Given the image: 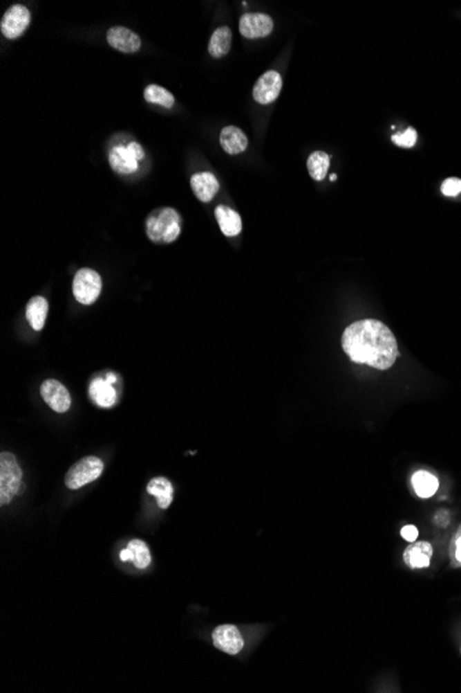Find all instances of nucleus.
Segmentation results:
<instances>
[{"label": "nucleus", "instance_id": "nucleus-1", "mask_svg": "<svg viewBox=\"0 0 461 693\" xmlns=\"http://www.w3.org/2000/svg\"><path fill=\"white\" fill-rule=\"evenodd\" d=\"M343 349L354 363L388 370L398 359V343L391 330L377 320H361L348 325L341 338Z\"/></svg>", "mask_w": 461, "mask_h": 693}, {"label": "nucleus", "instance_id": "nucleus-2", "mask_svg": "<svg viewBox=\"0 0 461 693\" xmlns=\"http://www.w3.org/2000/svg\"><path fill=\"white\" fill-rule=\"evenodd\" d=\"M147 235L152 242H174L181 233V219L176 209L162 208L152 212L147 222Z\"/></svg>", "mask_w": 461, "mask_h": 693}, {"label": "nucleus", "instance_id": "nucleus-3", "mask_svg": "<svg viewBox=\"0 0 461 693\" xmlns=\"http://www.w3.org/2000/svg\"><path fill=\"white\" fill-rule=\"evenodd\" d=\"M22 479V471L14 454H0V504H8L18 493Z\"/></svg>", "mask_w": 461, "mask_h": 693}, {"label": "nucleus", "instance_id": "nucleus-4", "mask_svg": "<svg viewBox=\"0 0 461 693\" xmlns=\"http://www.w3.org/2000/svg\"><path fill=\"white\" fill-rule=\"evenodd\" d=\"M104 471V464L100 458L88 456L70 467L65 476V486L70 490H77L97 480Z\"/></svg>", "mask_w": 461, "mask_h": 693}, {"label": "nucleus", "instance_id": "nucleus-5", "mask_svg": "<svg viewBox=\"0 0 461 693\" xmlns=\"http://www.w3.org/2000/svg\"><path fill=\"white\" fill-rule=\"evenodd\" d=\"M102 289L101 276L93 269H80L72 281V291L75 299L82 305L94 303Z\"/></svg>", "mask_w": 461, "mask_h": 693}, {"label": "nucleus", "instance_id": "nucleus-6", "mask_svg": "<svg viewBox=\"0 0 461 693\" xmlns=\"http://www.w3.org/2000/svg\"><path fill=\"white\" fill-rule=\"evenodd\" d=\"M30 24V11L22 4L11 6L3 15L0 30L7 39L19 37Z\"/></svg>", "mask_w": 461, "mask_h": 693}, {"label": "nucleus", "instance_id": "nucleus-7", "mask_svg": "<svg viewBox=\"0 0 461 693\" xmlns=\"http://www.w3.org/2000/svg\"><path fill=\"white\" fill-rule=\"evenodd\" d=\"M274 29V21L263 12H247L241 17L239 30L246 39H260L268 36Z\"/></svg>", "mask_w": 461, "mask_h": 693}, {"label": "nucleus", "instance_id": "nucleus-8", "mask_svg": "<svg viewBox=\"0 0 461 693\" xmlns=\"http://www.w3.org/2000/svg\"><path fill=\"white\" fill-rule=\"evenodd\" d=\"M281 89H282L281 73L278 71H267L258 78L253 89V97L258 104L267 105L278 98Z\"/></svg>", "mask_w": 461, "mask_h": 693}, {"label": "nucleus", "instance_id": "nucleus-9", "mask_svg": "<svg viewBox=\"0 0 461 693\" xmlns=\"http://www.w3.org/2000/svg\"><path fill=\"white\" fill-rule=\"evenodd\" d=\"M40 393L47 406L55 413H66L70 407V395L68 389L55 379H47L40 386Z\"/></svg>", "mask_w": 461, "mask_h": 693}, {"label": "nucleus", "instance_id": "nucleus-10", "mask_svg": "<svg viewBox=\"0 0 461 693\" xmlns=\"http://www.w3.org/2000/svg\"><path fill=\"white\" fill-rule=\"evenodd\" d=\"M213 644L217 649L228 654V655H236L242 651L245 642L241 636V631L232 626V624H224L218 626L213 634Z\"/></svg>", "mask_w": 461, "mask_h": 693}, {"label": "nucleus", "instance_id": "nucleus-11", "mask_svg": "<svg viewBox=\"0 0 461 693\" xmlns=\"http://www.w3.org/2000/svg\"><path fill=\"white\" fill-rule=\"evenodd\" d=\"M108 44L122 53H137L141 48V37L126 26H112L106 32Z\"/></svg>", "mask_w": 461, "mask_h": 693}, {"label": "nucleus", "instance_id": "nucleus-12", "mask_svg": "<svg viewBox=\"0 0 461 693\" xmlns=\"http://www.w3.org/2000/svg\"><path fill=\"white\" fill-rule=\"evenodd\" d=\"M191 187L195 197L202 202H210L220 190L217 177L210 172L195 173L191 177Z\"/></svg>", "mask_w": 461, "mask_h": 693}, {"label": "nucleus", "instance_id": "nucleus-13", "mask_svg": "<svg viewBox=\"0 0 461 693\" xmlns=\"http://www.w3.org/2000/svg\"><path fill=\"white\" fill-rule=\"evenodd\" d=\"M109 165L119 174H130L138 169V161L133 156L127 145H116L109 152Z\"/></svg>", "mask_w": 461, "mask_h": 693}, {"label": "nucleus", "instance_id": "nucleus-14", "mask_svg": "<svg viewBox=\"0 0 461 693\" xmlns=\"http://www.w3.org/2000/svg\"><path fill=\"white\" fill-rule=\"evenodd\" d=\"M216 220L227 237H235L242 231V219L238 212L225 205H218L214 210Z\"/></svg>", "mask_w": 461, "mask_h": 693}, {"label": "nucleus", "instance_id": "nucleus-15", "mask_svg": "<svg viewBox=\"0 0 461 693\" xmlns=\"http://www.w3.org/2000/svg\"><path fill=\"white\" fill-rule=\"evenodd\" d=\"M220 143L225 152L236 155L247 148L246 134L236 126H225L220 133Z\"/></svg>", "mask_w": 461, "mask_h": 693}, {"label": "nucleus", "instance_id": "nucleus-16", "mask_svg": "<svg viewBox=\"0 0 461 693\" xmlns=\"http://www.w3.org/2000/svg\"><path fill=\"white\" fill-rule=\"evenodd\" d=\"M431 557H433V546L426 541H419L409 546L404 554L406 565L413 569H422L430 566Z\"/></svg>", "mask_w": 461, "mask_h": 693}, {"label": "nucleus", "instance_id": "nucleus-17", "mask_svg": "<svg viewBox=\"0 0 461 693\" xmlns=\"http://www.w3.org/2000/svg\"><path fill=\"white\" fill-rule=\"evenodd\" d=\"M48 313V302L43 296H33L26 305V320L35 331H41Z\"/></svg>", "mask_w": 461, "mask_h": 693}, {"label": "nucleus", "instance_id": "nucleus-18", "mask_svg": "<svg viewBox=\"0 0 461 693\" xmlns=\"http://www.w3.org/2000/svg\"><path fill=\"white\" fill-rule=\"evenodd\" d=\"M90 397L100 407H112L116 402V390L106 379H94L90 385Z\"/></svg>", "mask_w": 461, "mask_h": 693}, {"label": "nucleus", "instance_id": "nucleus-19", "mask_svg": "<svg viewBox=\"0 0 461 693\" xmlns=\"http://www.w3.org/2000/svg\"><path fill=\"white\" fill-rule=\"evenodd\" d=\"M147 492L151 496H155L158 498V505H159L160 510L169 508L170 504L173 503V494H174L173 485H171V482L169 479H166L163 476L153 478L148 483Z\"/></svg>", "mask_w": 461, "mask_h": 693}, {"label": "nucleus", "instance_id": "nucleus-20", "mask_svg": "<svg viewBox=\"0 0 461 693\" xmlns=\"http://www.w3.org/2000/svg\"><path fill=\"white\" fill-rule=\"evenodd\" d=\"M231 43H232L231 29L228 26L217 28L210 37V43H209L210 55H213L216 58L224 57L229 51Z\"/></svg>", "mask_w": 461, "mask_h": 693}, {"label": "nucleus", "instance_id": "nucleus-21", "mask_svg": "<svg viewBox=\"0 0 461 693\" xmlns=\"http://www.w3.org/2000/svg\"><path fill=\"white\" fill-rule=\"evenodd\" d=\"M412 483H413V487H415L417 496L422 498H429V497L434 496L435 492L438 490L437 478L426 471L416 472L412 478Z\"/></svg>", "mask_w": 461, "mask_h": 693}, {"label": "nucleus", "instance_id": "nucleus-22", "mask_svg": "<svg viewBox=\"0 0 461 693\" xmlns=\"http://www.w3.org/2000/svg\"><path fill=\"white\" fill-rule=\"evenodd\" d=\"M144 98L149 104H156L163 108H171L176 102L174 96L167 89L158 84H148L144 90Z\"/></svg>", "mask_w": 461, "mask_h": 693}, {"label": "nucleus", "instance_id": "nucleus-23", "mask_svg": "<svg viewBox=\"0 0 461 693\" xmlns=\"http://www.w3.org/2000/svg\"><path fill=\"white\" fill-rule=\"evenodd\" d=\"M307 166L312 179L317 181H322L328 174L330 166V156L323 151H315L310 155Z\"/></svg>", "mask_w": 461, "mask_h": 693}, {"label": "nucleus", "instance_id": "nucleus-24", "mask_svg": "<svg viewBox=\"0 0 461 693\" xmlns=\"http://www.w3.org/2000/svg\"><path fill=\"white\" fill-rule=\"evenodd\" d=\"M127 548L133 554V559L131 561H133V564H134V566L137 569H145V568H148L151 565L152 557H151L148 546L142 540H131L127 544Z\"/></svg>", "mask_w": 461, "mask_h": 693}, {"label": "nucleus", "instance_id": "nucleus-25", "mask_svg": "<svg viewBox=\"0 0 461 693\" xmlns=\"http://www.w3.org/2000/svg\"><path fill=\"white\" fill-rule=\"evenodd\" d=\"M393 141L399 145V147H405V148H411L416 144L417 141V133L413 127H408L405 132L402 133H397L393 136Z\"/></svg>", "mask_w": 461, "mask_h": 693}, {"label": "nucleus", "instance_id": "nucleus-26", "mask_svg": "<svg viewBox=\"0 0 461 693\" xmlns=\"http://www.w3.org/2000/svg\"><path fill=\"white\" fill-rule=\"evenodd\" d=\"M442 194L446 197H456L461 192V180L456 177L446 179L441 187Z\"/></svg>", "mask_w": 461, "mask_h": 693}, {"label": "nucleus", "instance_id": "nucleus-27", "mask_svg": "<svg viewBox=\"0 0 461 693\" xmlns=\"http://www.w3.org/2000/svg\"><path fill=\"white\" fill-rule=\"evenodd\" d=\"M127 147H129L130 152L133 154V156H134V158H135V159H137L138 162L144 159V156H145V152H144V148H142V147H141V145H140L138 143H135V141H131V143H129V144H127Z\"/></svg>", "mask_w": 461, "mask_h": 693}, {"label": "nucleus", "instance_id": "nucleus-28", "mask_svg": "<svg viewBox=\"0 0 461 693\" xmlns=\"http://www.w3.org/2000/svg\"><path fill=\"white\" fill-rule=\"evenodd\" d=\"M402 537L406 540V541H415L419 536V530L415 528V526H405L401 532Z\"/></svg>", "mask_w": 461, "mask_h": 693}, {"label": "nucleus", "instance_id": "nucleus-29", "mask_svg": "<svg viewBox=\"0 0 461 693\" xmlns=\"http://www.w3.org/2000/svg\"><path fill=\"white\" fill-rule=\"evenodd\" d=\"M120 559H122L123 562H126V561H129V559L131 561V559H133V554H131V551H130L129 548L123 550V551L120 552Z\"/></svg>", "mask_w": 461, "mask_h": 693}, {"label": "nucleus", "instance_id": "nucleus-30", "mask_svg": "<svg viewBox=\"0 0 461 693\" xmlns=\"http://www.w3.org/2000/svg\"><path fill=\"white\" fill-rule=\"evenodd\" d=\"M106 381H108L109 384H115V382L117 381V378H116V375H115V374L108 372V374H106Z\"/></svg>", "mask_w": 461, "mask_h": 693}, {"label": "nucleus", "instance_id": "nucleus-31", "mask_svg": "<svg viewBox=\"0 0 461 693\" xmlns=\"http://www.w3.org/2000/svg\"><path fill=\"white\" fill-rule=\"evenodd\" d=\"M456 557H458V559H459L461 562V539H459V541H458V547H456Z\"/></svg>", "mask_w": 461, "mask_h": 693}, {"label": "nucleus", "instance_id": "nucleus-32", "mask_svg": "<svg viewBox=\"0 0 461 693\" xmlns=\"http://www.w3.org/2000/svg\"><path fill=\"white\" fill-rule=\"evenodd\" d=\"M336 179H337V176H336V174H332V176H330V180H332V181H335Z\"/></svg>", "mask_w": 461, "mask_h": 693}, {"label": "nucleus", "instance_id": "nucleus-33", "mask_svg": "<svg viewBox=\"0 0 461 693\" xmlns=\"http://www.w3.org/2000/svg\"><path fill=\"white\" fill-rule=\"evenodd\" d=\"M460 652H461V649H460Z\"/></svg>", "mask_w": 461, "mask_h": 693}]
</instances>
